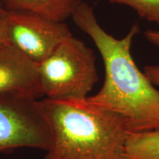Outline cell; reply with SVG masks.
Wrapping results in <instances>:
<instances>
[{
	"mask_svg": "<svg viewBox=\"0 0 159 159\" xmlns=\"http://www.w3.org/2000/svg\"><path fill=\"white\" fill-rule=\"evenodd\" d=\"M144 36L149 42L159 48V30H149L144 33Z\"/></svg>",
	"mask_w": 159,
	"mask_h": 159,
	"instance_id": "11",
	"label": "cell"
},
{
	"mask_svg": "<svg viewBox=\"0 0 159 159\" xmlns=\"http://www.w3.org/2000/svg\"><path fill=\"white\" fill-rule=\"evenodd\" d=\"M125 149L128 159H159V129L130 133Z\"/></svg>",
	"mask_w": 159,
	"mask_h": 159,
	"instance_id": "8",
	"label": "cell"
},
{
	"mask_svg": "<svg viewBox=\"0 0 159 159\" xmlns=\"http://www.w3.org/2000/svg\"><path fill=\"white\" fill-rule=\"evenodd\" d=\"M1 7H1V6H0V8H1Z\"/></svg>",
	"mask_w": 159,
	"mask_h": 159,
	"instance_id": "13",
	"label": "cell"
},
{
	"mask_svg": "<svg viewBox=\"0 0 159 159\" xmlns=\"http://www.w3.org/2000/svg\"><path fill=\"white\" fill-rule=\"evenodd\" d=\"M43 96L55 99H84L98 82L94 51L72 35L38 63Z\"/></svg>",
	"mask_w": 159,
	"mask_h": 159,
	"instance_id": "3",
	"label": "cell"
},
{
	"mask_svg": "<svg viewBox=\"0 0 159 159\" xmlns=\"http://www.w3.org/2000/svg\"><path fill=\"white\" fill-rule=\"evenodd\" d=\"M82 0H0L3 9L23 11L59 22L71 18Z\"/></svg>",
	"mask_w": 159,
	"mask_h": 159,
	"instance_id": "7",
	"label": "cell"
},
{
	"mask_svg": "<svg viewBox=\"0 0 159 159\" xmlns=\"http://www.w3.org/2000/svg\"><path fill=\"white\" fill-rule=\"evenodd\" d=\"M9 43L8 39H7V33H6L5 25L3 21L0 18V47Z\"/></svg>",
	"mask_w": 159,
	"mask_h": 159,
	"instance_id": "12",
	"label": "cell"
},
{
	"mask_svg": "<svg viewBox=\"0 0 159 159\" xmlns=\"http://www.w3.org/2000/svg\"><path fill=\"white\" fill-rule=\"evenodd\" d=\"M144 72L152 84L159 87V65L145 66Z\"/></svg>",
	"mask_w": 159,
	"mask_h": 159,
	"instance_id": "10",
	"label": "cell"
},
{
	"mask_svg": "<svg viewBox=\"0 0 159 159\" xmlns=\"http://www.w3.org/2000/svg\"><path fill=\"white\" fill-rule=\"evenodd\" d=\"M43 97L39 67L13 45L0 47V95Z\"/></svg>",
	"mask_w": 159,
	"mask_h": 159,
	"instance_id": "6",
	"label": "cell"
},
{
	"mask_svg": "<svg viewBox=\"0 0 159 159\" xmlns=\"http://www.w3.org/2000/svg\"><path fill=\"white\" fill-rule=\"evenodd\" d=\"M39 105L51 131L46 159H128L130 134L120 115L84 99L45 97Z\"/></svg>",
	"mask_w": 159,
	"mask_h": 159,
	"instance_id": "2",
	"label": "cell"
},
{
	"mask_svg": "<svg viewBox=\"0 0 159 159\" xmlns=\"http://www.w3.org/2000/svg\"><path fill=\"white\" fill-rule=\"evenodd\" d=\"M10 44L36 63L42 62L71 34L68 26L23 11L0 8Z\"/></svg>",
	"mask_w": 159,
	"mask_h": 159,
	"instance_id": "5",
	"label": "cell"
},
{
	"mask_svg": "<svg viewBox=\"0 0 159 159\" xmlns=\"http://www.w3.org/2000/svg\"><path fill=\"white\" fill-rule=\"evenodd\" d=\"M51 131L39 99L25 95H0V152L16 148L47 151Z\"/></svg>",
	"mask_w": 159,
	"mask_h": 159,
	"instance_id": "4",
	"label": "cell"
},
{
	"mask_svg": "<svg viewBox=\"0 0 159 159\" xmlns=\"http://www.w3.org/2000/svg\"><path fill=\"white\" fill-rule=\"evenodd\" d=\"M71 19L91 38L104 63V83L87 100L120 115L130 134L159 129V90L139 69L131 53L139 25L133 26L125 37L116 39L102 28L93 7L83 1Z\"/></svg>",
	"mask_w": 159,
	"mask_h": 159,
	"instance_id": "1",
	"label": "cell"
},
{
	"mask_svg": "<svg viewBox=\"0 0 159 159\" xmlns=\"http://www.w3.org/2000/svg\"><path fill=\"white\" fill-rule=\"evenodd\" d=\"M132 7L143 19L159 25V0H109Z\"/></svg>",
	"mask_w": 159,
	"mask_h": 159,
	"instance_id": "9",
	"label": "cell"
}]
</instances>
